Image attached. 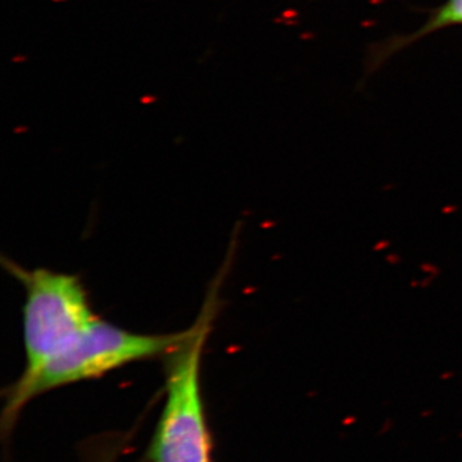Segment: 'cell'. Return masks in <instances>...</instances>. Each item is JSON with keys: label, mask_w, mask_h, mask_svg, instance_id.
Here are the masks:
<instances>
[{"label": "cell", "mask_w": 462, "mask_h": 462, "mask_svg": "<svg viewBox=\"0 0 462 462\" xmlns=\"http://www.w3.org/2000/svg\"><path fill=\"white\" fill-rule=\"evenodd\" d=\"M229 260L209 287L199 315L188 328L187 337L162 357L166 400L149 447V462L212 461V439L200 385V366L207 340L220 310V287Z\"/></svg>", "instance_id": "6da1fadb"}, {"label": "cell", "mask_w": 462, "mask_h": 462, "mask_svg": "<svg viewBox=\"0 0 462 462\" xmlns=\"http://www.w3.org/2000/svg\"><path fill=\"white\" fill-rule=\"evenodd\" d=\"M188 329L169 334L133 333L99 319L74 346L35 370L21 374L5 391L2 430L8 433L36 397L54 389L98 379L138 363L163 357L187 337Z\"/></svg>", "instance_id": "7a4b0ae2"}, {"label": "cell", "mask_w": 462, "mask_h": 462, "mask_svg": "<svg viewBox=\"0 0 462 462\" xmlns=\"http://www.w3.org/2000/svg\"><path fill=\"white\" fill-rule=\"evenodd\" d=\"M3 266L23 285V345L26 372L38 369L74 346L99 320L80 278L50 269H25L2 258Z\"/></svg>", "instance_id": "3957f363"}, {"label": "cell", "mask_w": 462, "mask_h": 462, "mask_svg": "<svg viewBox=\"0 0 462 462\" xmlns=\"http://www.w3.org/2000/svg\"><path fill=\"white\" fill-rule=\"evenodd\" d=\"M455 25H462V0H448L412 39Z\"/></svg>", "instance_id": "277c9868"}]
</instances>
